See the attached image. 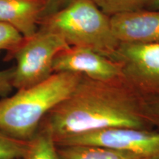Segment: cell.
Segmentation results:
<instances>
[{"instance_id":"obj_1","label":"cell","mask_w":159,"mask_h":159,"mask_svg":"<svg viewBox=\"0 0 159 159\" xmlns=\"http://www.w3.org/2000/svg\"><path fill=\"white\" fill-rule=\"evenodd\" d=\"M39 126L55 144L69 137L112 128L156 129L148 100L125 80L99 81L82 76L69 97L53 108Z\"/></svg>"},{"instance_id":"obj_2","label":"cell","mask_w":159,"mask_h":159,"mask_svg":"<svg viewBox=\"0 0 159 159\" xmlns=\"http://www.w3.org/2000/svg\"><path fill=\"white\" fill-rule=\"evenodd\" d=\"M82 76L56 72L39 84L2 98L0 131L18 140H30L47 113L69 97Z\"/></svg>"},{"instance_id":"obj_3","label":"cell","mask_w":159,"mask_h":159,"mask_svg":"<svg viewBox=\"0 0 159 159\" xmlns=\"http://www.w3.org/2000/svg\"><path fill=\"white\" fill-rule=\"evenodd\" d=\"M39 28L55 33L70 47L92 49L112 60L120 43L113 33L111 17L93 0H71L40 20Z\"/></svg>"},{"instance_id":"obj_4","label":"cell","mask_w":159,"mask_h":159,"mask_svg":"<svg viewBox=\"0 0 159 159\" xmlns=\"http://www.w3.org/2000/svg\"><path fill=\"white\" fill-rule=\"evenodd\" d=\"M69 47L59 35L43 29L39 28L34 35L25 38L5 57V61H16L14 89H27L48 79L54 74L52 65L55 56Z\"/></svg>"},{"instance_id":"obj_5","label":"cell","mask_w":159,"mask_h":159,"mask_svg":"<svg viewBox=\"0 0 159 159\" xmlns=\"http://www.w3.org/2000/svg\"><path fill=\"white\" fill-rule=\"evenodd\" d=\"M113 60L141 96L148 101L159 99V43H120Z\"/></svg>"},{"instance_id":"obj_6","label":"cell","mask_w":159,"mask_h":159,"mask_svg":"<svg viewBox=\"0 0 159 159\" xmlns=\"http://www.w3.org/2000/svg\"><path fill=\"white\" fill-rule=\"evenodd\" d=\"M97 145L141 158H159V129L112 128L71 136L57 143L66 145Z\"/></svg>"},{"instance_id":"obj_7","label":"cell","mask_w":159,"mask_h":159,"mask_svg":"<svg viewBox=\"0 0 159 159\" xmlns=\"http://www.w3.org/2000/svg\"><path fill=\"white\" fill-rule=\"evenodd\" d=\"M53 71L77 73L99 81L125 80L120 64L88 48L69 47L55 56Z\"/></svg>"},{"instance_id":"obj_8","label":"cell","mask_w":159,"mask_h":159,"mask_svg":"<svg viewBox=\"0 0 159 159\" xmlns=\"http://www.w3.org/2000/svg\"><path fill=\"white\" fill-rule=\"evenodd\" d=\"M110 17L119 43H159V11L143 9Z\"/></svg>"},{"instance_id":"obj_9","label":"cell","mask_w":159,"mask_h":159,"mask_svg":"<svg viewBox=\"0 0 159 159\" xmlns=\"http://www.w3.org/2000/svg\"><path fill=\"white\" fill-rule=\"evenodd\" d=\"M46 0H0V22L11 26L25 38L34 35Z\"/></svg>"},{"instance_id":"obj_10","label":"cell","mask_w":159,"mask_h":159,"mask_svg":"<svg viewBox=\"0 0 159 159\" xmlns=\"http://www.w3.org/2000/svg\"><path fill=\"white\" fill-rule=\"evenodd\" d=\"M61 159H140L141 157L97 145H66L57 147Z\"/></svg>"},{"instance_id":"obj_11","label":"cell","mask_w":159,"mask_h":159,"mask_svg":"<svg viewBox=\"0 0 159 159\" xmlns=\"http://www.w3.org/2000/svg\"><path fill=\"white\" fill-rule=\"evenodd\" d=\"M19 159H61L50 132L39 126L34 136L29 140L28 148Z\"/></svg>"},{"instance_id":"obj_12","label":"cell","mask_w":159,"mask_h":159,"mask_svg":"<svg viewBox=\"0 0 159 159\" xmlns=\"http://www.w3.org/2000/svg\"><path fill=\"white\" fill-rule=\"evenodd\" d=\"M109 16L139 10L147 9L151 0H93Z\"/></svg>"},{"instance_id":"obj_13","label":"cell","mask_w":159,"mask_h":159,"mask_svg":"<svg viewBox=\"0 0 159 159\" xmlns=\"http://www.w3.org/2000/svg\"><path fill=\"white\" fill-rule=\"evenodd\" d=\"M29 141L10 137L0 131V159H19L28 148Z\"/></svg>"},{"instance_id":"obj_14","label":"cell","mask_w":159,"mask_h":159,"mask_svg":"<svg viewBox=\"0 0 159 159\" xmlns=\"http://www.w3.org/2000/svg\"><path fill=\"white\" fill-rule=\"evenodd\" d=\"M25 37L11 26L0 22V52H11L23 41Z\"/></svg>"},{"instance_id":"obj_15","label":"cell","mask_w":159,"mask_h":159,"mask_svg":"<svg viewBox=\"0 0 159 159\" xmlns=\"http://www.w3.org/2000/svg\"><path fill=\"white\" fill-rule=\"evenodd\" d=\"M13 73L14 66L8 69L0 70V97H8L13 89Z\"/></svg>"},{"instance_id":"obj_16","label":"cell","mask_w":159,"mask_h":159,"mask_svg":"<svg viewBox=\"0 0 159 159\" xmlns=\"http://www.w3.org/2000/svg\"><path fill=\"white\" fill-rule=\"evenodd\" d=\"M71 0H46L44 8L41 13L40 20L56 13L64 7Z\"/></svg>"},{"instance_id":"obj_17","label":"cell","mask_w":159,"mask_h":159,"mask_svg":"<svg viewBox=\"0 0 159 159\" xmlns=\"http://www.w3.org/2000/svg\"><path fill=\"white\" fill-rule=\"evenodd\" d=\"M148 111L155 128L159 129V99L148 101Z\"/></svg>"},{"instance_id":"obj_18","label":"cell","mask_w":159,"mask_h":159,"mask_svg":"<svg viewBox=\"0 0 159 159\" xmlns=\"http://www.w3.org/2000/svg\"><path fill=\"white\" fill-rule=\"evenodd\" d=\"M147 9L152 10V11H159V0H151L150 5Z\"/></svg>"},{"instance_id":"obj_19","label":"cell","mask_w":159,"mask_h":159,"mask_svg":"<svg viewBox=\"0 0 159 159\" xmlns=\"http://www.w3.org/2000/svg\"><path fill=\"white\" fill-rule=\"evenodd\" d=\"M140 159H159V158H140Z\"/></svg>"}]
</instances>
